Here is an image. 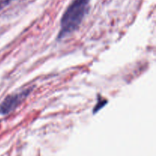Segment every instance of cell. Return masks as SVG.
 I'll list each match as a JSON object with an SVG mask.
<instances>
[{
	"mask_svg": "<svg viewBox=\"0 0 156 156\" xmlns=\"http://www.w3.org/2000/svg\"><path fill=\"white\" fill-rule=\"evenodd\" d=\"M88 10V0H75L67 8L61 19L59 37L63 38L76 31Z\"/></svg>",
	"mask_w": 156,
	"mask_h": 156,
	"instance_id": "cell-1",
	"label": "cell"
},
{
	"mask_svg": "<svg viewBox=\"0 0 156 156\" xmlns=\"http://www.w3.org/2000/svg\"><path fill=\"white\" fill-rule=\"evenodd\" d=\"M29 93L30 90H25L5 98V99L0 104V114L5 115L12 112L25 100Z\"/></svg>",
	"mask_w": 156,
	"mask_h": 156,
	"instance_id": "cell-2",
	"label": "cell"
},
{
	"mask_svg": "<svg viewBox=\"0 0 156 156\" xmlns=\"http://www.w3.org/2000/svg\"><path fill=\"white\" fill-rule=\"evenodd\" d=\"M12 0H0V9H3L5 5H7L9 2H11Z\"/></svg>",
	"mask_w": 156,
	"mask_h": 156,
	"instance_id": "cell-3",
	"label": "cell"
}]
</instances>
